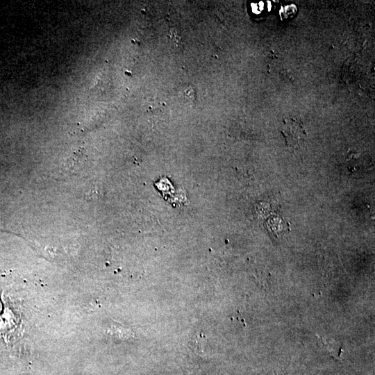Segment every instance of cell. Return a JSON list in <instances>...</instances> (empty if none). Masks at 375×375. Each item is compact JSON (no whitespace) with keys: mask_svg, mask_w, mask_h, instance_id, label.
I'll list each match as a JSON object with an SVG mask.
<instances>
[{"mask_svg":"<svg viewBox=\"0 0 375 375\" xmlns=\"http://www.w3.org/2000/svg\"><path fill=\"white\" fill-rule=\"evenodd\" d=\"M281 132L286 145L292 150L300 148L306 138V132L302 122L294 118L284 119Z\"/></svg>","mask_w":375,"mask_h":375,"instance_id":"1","label":"cell"},{"mask_svg":"<svg viewBox=\"0 0 375 375\" xmlns=\"http://www.w3.org/2000/svg\"><path fill=\"white\" fill-rule=\"evenodd\" d=\"M179 98L185 103H193L196 100V91L192 86H188L179 92Z\"/></svg>","mask_w":375,"mask_h":375,"instance_id":"2","label":"cell"}]
</instances>
